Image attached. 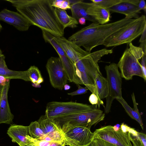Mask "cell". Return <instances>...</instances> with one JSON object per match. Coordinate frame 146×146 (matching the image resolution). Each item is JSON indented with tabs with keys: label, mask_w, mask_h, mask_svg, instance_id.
I'll list each match as a JSON object with an SVG mask.
<instances>
[{
	"label": "cell",
	"mask_w": 146,
	"mask_h": 146,
	"mask_svg": "<svg viewBox=\"0 0 146 146\" xmlns=\"http://www.w3.org/2000/svg\"><path fill=\"white\" fill-rule=\"evenodd\" d=\"M65 145L87 146L94 139V133L90 129L83 126L67 128L62 131Z\"/></svg>",
	"instance_id": "30bf717a"
},
{
	"label": "cell",
	"mask_w": 146,
	"mask_h": 146,
	"mask_svg": "<svg viewBox=\"0 0 146 146\" xmlns=\"http://www.w3.org/2000/svg\"><path fill=\"white\" fill-rule=\"evenodd\" d=\"M95 105L73 102H51L47 104L45 115L52 120L57 117L83 112L97 108Z\"/></svg>",
	"instance_id": "52a82bcc"
},
{
	"label": "cell",
	"mask_w": 146,
	"mask_h": 146,
	"mask_svg": "<svg viewBox=\"0 0 146 146\" xmlns=\"http://www.w3.org/2000/svg\"><path fill=\"white\" fill-rule=\"evenodd\" d=\"M117 64L122 78L127 80H132L134 76L143 78L141 64L138 60L141 58L144 54L143 49L129 43Z\"/></svg>",
	"instance_id": "8992f818"
},
{
	"label": "cell",
	"mask_w": 146,
	"mask_h": 146,
	"mask_svg": "<svg viewBox=\"0 0 146 146\" xmlns=\"http://www.w3.org/2000/svg\"><path fill=\"white\" fill-rule=\"evenodd\" d=\"M27 138L30 142V144L34 146H49L52 142H49L44 140H39L33 139L29 135L27 136Z\"/></svg>",
	"instance_id": "f1b7e54d"
},
{
	"label": "cell",
	"mask_w": 146,
	"mask_h": 146,
	"mask_svg": "<svg viewBox=\"0 0 146 146\" xmlns=\"http://www.w3.org/2000/svg\"><path fill=\"white\" fill-rule=\"evenodd\" d=\"M86 13L100 24L108 23L110 21V12L107 9L92 3H89Z\"/></svg>",
	"instance_id": "ac0fdd59"
},
{
	"label": "cell",
	"mask_w": 146,
	"mask_h": 146,
	"mask_svg": "<svg viewBox=\"0 0 146 146\" xmlns=\"http://www.w3.org/2000/svg\"><path fill=\"white\" fill-rule=\"evenodd\" d=\"M146 54H144L141 58V64L143 76V79L145 81L146 80Z\"/></svg>",
	"instance_id": "836d02e7"
},
{
	"label": "cell",
	"mask_w": 146,
	"mask_h": 146,
	"mask_svg": "<svg viewBox=\"0 0 146 146\" xmlns=\"http://www.w3.org/2000/svg\"><path fill=\"white\" fill-rule=\"evenodd\" d=\"M105 114L100 108H96L87 111L60 116L52 120L62 131L70 127L83 126L90 129L103 121Z\"/></svg>",
	"instance_id": "277c9868"
},
{
	"label": "cell",
	"mask_w": 146,
	"mask_h": 146,
	"mask_svg": "<svg viewBox=\"0 0 146 146\" xmlns=\"http://www.w3.org/2000/svg\"><path fill=\"white\" fill-rule=\"evenodd\" d=\"M139 9L140 11L141 10H143L145 13L146 12V5L145 1L144 0H139V2L138 5Z\"/></svg>",
	"instance_id": "e575fe53"
},
{
	"label": "cell",
	"mask_w": 146,
	"mask_h": 146,
	"mask_svg": "<svg viewBox=\"0 0 146 146\" xmlns=\"http://www.w3.org/2000/svg\"><path fill=\"white\" fill-rule=\"evenodd\" d=\"M87 146H91V144H90V145H89Z\"/></svg>",
	"instance_id": "681fc988"
},
{
	"label": "cell",
	"mask_w": 146,
	"mask_h": 146,
	"mask_svg": "<svg viewBox=\"0 0 146 146\" xmlns=\"http://www.w3.org/2000/svg\"><path fill=\"white\" fill-rule=\"evenodd\" d=\"M10 79H7L3 76H0V84L4 86L10 81Z\"/></svg>",
	"instance_id": "8d00e7d4"
},
{
	"label": "cell",
	"mask_w": 146,
	"mask_h": 146,
	"mask_svg": "<svg viewBox=\"0 0 146 146\" xmlns=\"http://www.w3.org/2000/svg\"><path fill=\"white\" fill-rule=\"evenodd\" d=\"M25 146H34L32 145H31V144H28V145H26Z\"/></svg>",
	"instance_id": "bcb514c9"
},
{
	"label": "cell",
	"mask_w": 146,
	"mask_h": 146,
	"mask_svg": "<svg viewBox=\"0 0 146 146\" xmlns=\"http://www.w3.org/2000/svg\"><path fill=\"white\" fill-rule=\"evenodd\" d=\"M139 2V0H123V2L107 9L112 13L124 14L127 19H137L139 17L138 14L141 13L138 7Z\"/></svg>",
	"instance_id": "5bb4252c"
},
{
	"label": "cell",
	"mask_w": 146,
	"mask_h": 146,
	"mask_svg": "<svg viewBox=\"0 0 146 146\" xmlns=\"http://www.w3.org/2000/svg\"><path fill=\"white\" fill-rule=\"evenodd\" d=\"M141 35L139 40V42L140 43L146 41V26H145Z\"/></svg>",
	"instance_id": "d590c367"
},
{
	"label": "cell",
	"mask_w": 146,
	"mask_h": 146,
	"mask_svg": "<svg viewBox=\"0 0 146 146\" xmlns=\"http://www.w3.org/2000/svg\"><path fill=\"white\" fill-rule=\"evenodd\" d=\"M32 25L36 26L56 37L63 36L65 29L59 22L51 0H5Z\"/></svg>",
	"instance_id": "7a4b0ae2"
},
{
	"label": "cell",
	"mask_w": 146,
	"mask_h": 146,
	"mask_svg": "<svg viewBox=\"0 0 146 146\" xmlns=\"http://www.w3.org/2000/svg\"><path fill=\"white\" fill-rule=\"evenodd\" d=\"M7 133L12 141L17 143L19 146L30 144V141L26 137L29 134L28 126L12 125L8 129Z\"/></svg>",
	"instance_id": "2e32d148"
},
{
	"label": "cell",
	"mask_w": 146,
	"mask_h": 146,
	"mask_svg": "<svg viewBox=\"0 0 146 146\" xmlns=\"http://www.w3.org/2000/svg\"><path fill=\"white\" fill-rule=\"evenodd\" d=\"M70 85L67 84H65L64 87V88L65 90H68L70 89Z\"/></svg>",
	"instance_id": "60d3db41"
},
{
	"label": "cell",
	"mask_w": 146,
	"mask_h": 146,
	"mask_svg": "<svg viewBox=\"0 0 146 146\" xmlns=\"http://www.w3.org/2000/svg\"><path fill=\"white\" fill-rule=\"evenodd\" d=\"M96 95L101 104L104 106L102 99L106 98L109 94V87L107 78L102 74L97 75L95 80Z\"/></svg>",
	"instance_id": "ffe728a7"
},
{
	"label": "cell",
	"mask_w": 146,
	"mask_h": 146,
	"mask_svg": "<svg viewBox=\"0 0 146 146\" xmlns=\"http://www.w3.org/2000/svg\"><path fill=\"white\" fill-rule=\"evenodd\" d=\"M1 98V93L0 92V102Z\"/></svg>",
	"instance_id": "7dc6e473"
},
{
	"label": "cell",
	"mask_w": 146,
	"mask_h": 146,
	"mask_svg": "<svg viewBox=\"0 0 146 146\" xmlns=\"http://www.w3.org/2000/svg\"><path fill=\"white\" fill-rule=\"evenodd\" d=\"M3 86L0 84V92L1 93Z\"/></svg>",
	"instance_id": "ee69618b"
},
{
	"label": "cell",
	"mask_w": 146,
	"mask_h": 146,
	"mask_svg": "<svg viewBox=\"0 0 146 146\" xmlns=\"http://www.w3.org/2000/svg\"><path fill=\"white\" fill-rule=\"evenodd\" d=\"M116 99L122 106L128 115L131 118L136 120L139 123L142 129L143 130V123L139 112L131 108L122 97Z\"/></svg>",
	"instance_id": "603a6c76"
},
{
	"label": "cell",
	"mask_w": 146,
	"mask_h": 146,
	"mask_svg": "<svg viewBox=\"0 0 146 146\" xmlns=\"http://www.w3.org/2000/svg\"><path fill=\"white\" fill-rule=\"evenodd\" d=\"M33 86L36 88H40V84H38L36 83H33Z\"/></svg>",
	"instance_id": "7bdbcfd3"
},
{
	"label": "cell",
	"mask_w": 146,
	"mask_h": 146,
	"mask_svg": "<svg viewBox=\"0 0 146 146\" xmlns=\"http://www.w3.org/2000/svg\"><path fill=\"white\" fill-rule=\"evenodd\" d=\"M129 139L133 146H146V135L143 133L138 132L137 135L128 132Z\"/></svg>",
	"instance_id": "d4e9b609"
},
{
	"label": "cell",
	"mask_w": 146,
	"mask_h": 146,
	"mask_svg": "<svg viewBox=\"0 0 146 146\" xmlns=\"http://www.w3.org/2000/svg\"><path fill=\"white\" fill-rule=\"evenodd\" d=\"M57 17L65 29L67 27L72 28L77 27L78 21L72 16L68 15L66 10L55 8Z\"/></svg>",
	"instance_id": "44dd1931"
},
{
	"label": "cell",
	"mask_w": 146,
	"mask_h": 146,
	"mask_svg": "<svg viewBox=\"0 0 146 146\" xmlns=\"http://www.w3.org/2000/svg\"><path fill=\"white\" fill-rule=\"evenodd\" d=\"M28 128L30 136L33 139H38L45 135L37 121L31 122Z\"/></svg>",
	"instance_id": "cb8c5ba5"
},
{
	"label": "cell",
	"mask_w": 146,
	"mask_h": 146,
	"mask_svg": "<svg viewBox=\"0 0 146 146\" xmlns=\"http://www.w3.org/2000/svg\"><path fill=\"white\" fill-rule=\"evenodd\" d=\"M92 3L106 9L111 8L123 0H91Z\"/></svg>",
	"instance_id": "4316f807"
},
{
	"label": "cell",
	"mask_w": 146,
	"mask_h": 146,
	"mask_svg": "<svg viewBox=\"0 0 146 146\" xmlns=\"http://www.w3.org/2000/svg\"><path fill=\"white\" fill-rule=\"evenodd\" d=\"M135 19L124 18L104 25L92 23L73 34L67 40L80 47H83L86 51L91 52L93 48L102 45L110 36Z\"/></svg>",
	"instance_id": "3957f363"
},
{
	"label": "cell",
	"mask_w": 146,
	"mask_h": 146,
	"mask_svg": "<svg viewBox=\"0 0 146 146\" xmlns=\"http://www.w3.org/2000/svg\"><path fill=\"white\" fill-rule=\"evenodd\" d=\"M27 71L29 78L33 83H36L40 78L42 77L38 68L35 66H31Z\"/></svg>",
	"instance_id": "484cf974"
},
{
	"label": "cell",
	"mask_w": 146,
	"mask_h": 146,
	"mask_svg": "<svg viewBox=\"0 0 146 146\" xmlns=\"http://www.w3.org/2000/svg\"><path fill=\"white\" fill-rule=\"evenodd\" d=\"M86 20L84 17H81L78 20V23L80 25H83L86 24Z\"/></svg>",
	"instance_id": "f35d334b"
},
{
	"label": "cell",
	"mask_w": 146,
	"mask_h": 146,
	"mask_svg": "<svg viewBox=\"0 0 146 146\" xmlns=\"http://www.w3.org/2000/svg\"><path fill=\"white\" fill-rule=\"evenodd\" d=\"M2 28V26L1 25V24L0 23V31L1 30Z\"/></svg>",
	"instance_id": "f6af8a7d"
},
{
	"label": "cell",
	"mask_w": 146,
	"mask_h": 146,
	"mask_svg": "<svg viewBox=\"0 0 146 146\" xmlns=\"http://www.w3.org/2000/svg\"><path fill=\"white\" fill-rule=\"evenodd\" d=\"M145 26L146 17L142 15L110 36L102 45L109 47L129 43L141 35Z\"/></svg>",
	"instance_id": "5b68a950"
},
{
	"label": "cell",
	"mask_w": 146,
	"mask_h": 146,
	"mask_svg": "<svg viewBox=\"0 0 146 146\" xmlns=\"http://www.w3.org/2000/svg\"><path fill=\"white\" fill-rule=\"evenodd\" d=\"M59 146H66V145H60Z\"/></svg>",
	"instance_id": "c3c4849f"
},
{
	"label": "cell",
	"mask_w": 146,
	"mask_h": 146,
	"mask_svg": "<svg viewBox=\"0 0 146 146\" xmlns=\"http://www.w3.org/2000/svg\"><path fill=\"white\" fill-rule=\"evenodd\" d=\"M52 5L54 8L66 10L70 9V1L68 0H51Z\"/></svg>",
	"instance_id": "83f0119b"
},
{
	"label": "cell",
	"mask_w": 146,
	"mask_h": 146,
	"mask_svg": "<svg viewBox=\"0 0 146 146\" xmlns=\"http://www.w3.org/2000/svg\"><path fill=\"white\" fill-rule=\"evenodd\" d=\"M108 87L109 94L106 98L105 112L108 113L110 111L113 100L122 97V77L118 70L117 64L112 63L105 67Z\"/></svg>",
	"instance_id": "ba28073f"
},
{
	"label": "cell",
	"mask_w": 146,
	"mask_h": 146,
	"mask_svg": "<svg viewBox=\"0 0 146 146\" xmlns=\"http://www.w3.org/2000/svg\"><path fill=\"white\" fill-rule=\"evenodd\" d=\"M78 85V88L76 91L70 93H68V95L72 96L85 94L87 92L88 89L86 87H83L79 85Z\"/></svg>",
	"instance_id": "4dcf8cb0"
},
{
	"label": "cell",
	"mask_w": 146,
	"mask_h": 146,
	"mask_svg": "<svg viewBox=\"0 0 146 146\" xmlns=\"http://www.w3.org/2000/svg\"><path fill=\"white\" fill-rule=\"evenodd\" d=\"M10 86V81L3 86L1 92L0 102V124H10L14 116L11 112L8 100V93Z\"/></svg>",
	"instance_id": "9a60e30c"
},
{
	"label": "cell",
	"mask_w": 146,
	"mask_h": 146,
	"mask_svg": "<svg viewBox=\"0 0 146 146\" xmlns=\"http://www.w3.org/2000/svg\"><path fill=\"white\" fill-rule=\"evenodd\" d=\"M89 3L84 2L82 1H76L71 5L70 9L72 17L78 20L81 17L84 18L86 20L91 21L93 23H98L92 17L88 15L86 10L89 5Z\"/></svg>",
	"instance_id": "d6986e66"
},
{
	"label": "cell",
	"mask_w": 146,
	"mask_h": 146,
	"mask_svg": "<svg viewBox=\"0 0 146 146\" xmlns=\"http://www.w3.org/2000/svg\"><path fill=\"white\" fill-rule=\"evenodd\" d=\"M0 20L13 25L18 30L22 31H27L32 25L20 13L6 9L0 12Z\"/></svg>",
	"instance_id": "4fadbf2b"
},
{
	"label": "cell",
	"mask_w": 146,
	"mask_h": 146,
	"mask_svg": "<svg viewBox=\"0 0 146 146\" xmlns=\"http://www.w3.org/2000/svg\"><path fill=\"white\" fill-rule=\"evenodd\" d=\"M46 67L52 86L55 88L62 90L68 80L59 58L50 57L48 60Z\"/></svg>",
	"instance_id": "7c38bea8"
},
{
	"label": "cell",
	"mask_w": 146,
	"mask_h": 146,
	"mask_svg": "<svg viewBox=\"0 0 146 146\" xmlns=\"http://www.w3.org/2000/svg\"><path fill=\"white\" fill-rule=\"evenodd\" d=\"M37 121L45 135L56 131H62L54 122L45 115L41 116Z\"/></svg>",
	"instance_id": "7402d4cb"
},
{
	"label": "cell",
	"mask_w": 146,
	"mask_h": 146,
	"mask_svg": "<svg viewBox=\"0 0 146 146\" xmlns=\"http://www.w3.org/2000/svg\"><path fill=\"white\" fill-rule=\"evenodd\" d=\"M89 101L92 105L98 104V108H100V105L101 104L100 101L98 98L95 94L92 93L89 97Z\"/></svg>",
	"instance_id": "d6a6232c"
},
{
	"label": "cell",
	"mask_w": 146,
	"mask_h": 146,
	"mask_svg": "<svg viewBox=\"0 0 146 146\" xmlns=\"http://www.w3.org/2000/svg\"><path fill=\"white\" fill-rule=\"evenodd\" d=\"M44 81L42 77L40 78L37 81L36 83L38 84H40L42 82Z\"/></svg>",
	"instance_id": "b9f144b4"
},
{
	"label": "cell",
	"mask_w": 146,
	"mask_h": 146,
	"mask_svg": "<svg viewBox=\"0 0 146 146\" xmlns=\"http://www.w3.org/2000/svg\"><path fill=\"white\" fill-rule=\"evenodd\" d=\"M61 145L60 143L54 142H52L49 146H59Z\"/></svg>",
	"instance_id": "ab89813d"
},
{
	"label": "cell",
	"mask_w": 146,
	"mask_h": 146,
	"mask_svg": "<svg viewBox=\"0 0 146 146\" xmlns=\"http://www.w3.org/2000/svg\"><path fill=\"white\" fill-rule=\"evenodd\" d=\"M5 58L0 49V76L8 79H20L26 81H31L27 70L16 71L9 69L6 64Z\"/></svg>",
	"instance_id": "e0dca14e"
},
{
	"label": "cell",
	"mask_w": 146,
	"mask_h": 146,
	"mask_svg": "<svg viewBox=\"0 0 146 146\" xmlns=\"http://www.w3.org/2000/svg\"><path fill=\"white\" fill-rule=\"evenodd\" d=\"M120 127L122 131L126 133L129 132L135 135H137L138 132L134 129L129 127L126 124L122 123Z\"/></svg>",
	"instance_id": "1f68e13d"
},
{
	"label": "cell",
	"mask_w": 146,
	"mask_h": 146,
	"mask_svg": "<svg viewBox=\"0 0 146 146\" xmlns=\"http://www.w3.org/2000/svg\"><path fill=\"white\" fill-rule=\"evenodd\" d=\"M94 133V139H101L116 146H132L128 133L123 132L120 127L116 125L102 127Z\"/></svg>",
	"instance_id": "9c48e42d"
},
{
	"label": "cell",
	"mask_w": 146,
	"mask_h": 146,
	"mask_svg": "<svg viewBox=\"0 0 146 146\" xmlns=\"http://www.w3.org/2000/svg\"><path fill=\"white\" fill-rule=\"evenodd\" d=\"M60 44L74 65L79 85H84L96 95L95 79L98 74H102L98 62L104 56L112 53L113 50L103 48L90 53L66 38L62 39Z\"/></svg>",
	"instance_id": "6da1fadb"
},
{
	"label": "cell",
	"mask_w": 146,
	"mask_h": 146,
	"mask_svg": "<svg viewBox=\"0 0 146 146\" xmlns=\"http://www.w3.org/2000/svg\"><path fill=\"white\" fill-rule=\"evenodd\" d=\"M146 41L141 42L139 47L141 48L143 50L144 54H146Z\"/></svg>",
	"instance_id": "74e56055"
},
{
	"label": "cell",
	"mask_w": 146,
	"mask_h": 146,
	"mask_svg": "<svg viewBox=\"0 0 146 146\" xmlns=\"http://www.w3.org/2000/svg\"><path fill=\"white\" fill-rule=\"evenodd\" d=\"M91 146H116L101 139L94 138L90 144Z\"/></svg>",
	"instance_id": "f546056e"
},
{
	"label": "cell",
	"mask_w": 146,
	"mask_h": 146,
	"mask_svg": "<svg viewBox=\"0 0 146 146\" xmlns=\"http://www.w3.org/2000/svg\"><path fill=\"white\" fill-rule=\"evenodd\" d=\"M43 37L46 42L51 44L59 56L66 72L68 80L79 85L74 65L71 60L56 40V36L50 33L42 30Z\"/></svg>",
	"instance_id": "8fae6325"
}]
</instances>
